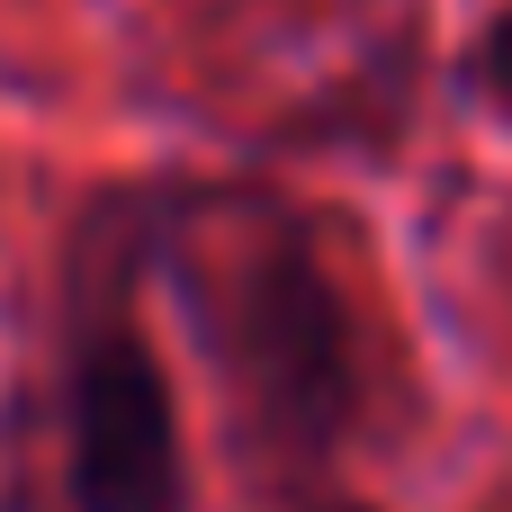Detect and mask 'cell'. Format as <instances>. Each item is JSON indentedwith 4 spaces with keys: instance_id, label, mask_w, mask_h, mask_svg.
<instances>
[{
    "instance_id": "6da1fadb",
    "label": "cell",
    "mask_w": 512,
    "mask_h": 512,
    "mask_svg": "<svg viewBox=\"0 0 512 512\" xmlns=\"http://www.w3.org/2000/svg\"><path fill=\"white\" fill-rule=\"evenodd\" d=\"M144 270L171 279L243 423V450L270 477L324 495V468L360 414V351H351V306L315 234L270 198L162 207L144 216Z\"/></svg>"
},
{
    "instance_id": "7a4b0ae2",
    "label": "cell",
    "mask_w": 512,
    "mask_h": 512,
    "mask_svg": "<svg viewBox=\"0 0 512 512\" xmlns=\"http://www.w3.org/2000/svg\"><path fill=\"white\" fill-rule=\"evenodd\" d=\"M144 216L99 207L72 252L63 297V486L72 512H189L180 405L135 306Z\"/></svg>"
},
{
    "instance_id": "3957f363",
    "label": "cell",
    "mask_w": 512,
    "mask_h": 512,
    "mask_svg": "<svg viewBox=\"0 0 512 512\" xmlns=\"http://www.w3.org/2000/svg\"><path fill=\"white\" fill-rule=\"evenodd\" d=\"M468 81L486 90V108H495V117H512V9L486 27V36H477V54H468Z\"/></svg>"
},
{
    "instance_id": "277c9868",
    "label": "cell",
    "mask_w": 512,
    "mask_h": 512,
    "mask_svg": "<svg viewBox=\"0 0 512 512\" xmlns=\"http://www.w3.org/2000/svg\"><path fill=\"white\" fill-rule=\"evenodd\" d=\"M306 512H369V504H342V495H306Z\"/></svg>"
},
{
    "instance_id": "5b68a950",
    "label": "cell",
    "mask_w": 512,
    "mask_h": 512,
    "mask_svg": "<svg viewBox=\"0 0 512 512\" xmlns=\"http://www.w3.org/2000/svg\"><path fill=\"white\" fill-rule=\"evenodd\" d=\"M486 512H512V486H504V495H495V504H486Z\"/></svg>"
}]
</instances>
